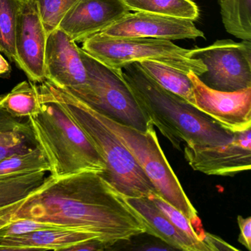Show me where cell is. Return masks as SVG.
Masks as SVG:
<instances>
[{
  "label": "cell",
  "mask_w": 251,
  "mask_h": 251,
  "mask_svg": "<svg viewBox=\"0 0 251 251\" xmlns=\"http://www.w3.org/2000/svg\"><path fill=\"white\" fill-rule=\"evenodd\" d=\"M50 166L40 147L24 153L14 154L0 161V176L33 172H50Z\"/></svg>",
  "instance_id": "cell-24"
},
{
  "label": "cell",
  "mask_w": 251,
  "mask_h": 251,
  "mask_svg": "<svg viewBox=\"0 0 251 251\" xmlns=\"http://www.w3.org/2000/svg\"><path fill=\"white\" fill-rule=\"evenodd\" d=\"M222 21L232 36L251 40V0H219Z\"/></svg>",
  "instance_id": "cell-22"
},
{
  "label": "cell",
  "mask_w": 251,
  "mask_h": 251,
  "mask_svg": "<svg viewBox=\"0 0 251 251\" xmlns=\"http://www.w3.org/2000/svg\"><path fill=\"white\" fill-rule=\"evenodd\" d=\"M98 238L95 233L72 229H41L20 236L0 238V251H67L88 239Z\"/></svg>",
  "instance_id": "cell-16"
},
{
  "label": "cell",
  "mask_w": 251,
  "mask_h": 251,
  "mask_svg": "<svg viewBox=\"0 0 251 251\" xmlns=\"http://www.w3.org/2000/svg\"><path fill=\"white\" fill-rule=\"evenodd\" d=\"M138 64L144 73L160 86L193 105L192 83L187 73L158 61H144Z\"/></svg>",
  "instance_id": "cell-18"
},
{
  "label": "cell",
  "mask_w": 251,
  "mask_h": 251,
  "mask_svg": "<svg viewBox=\"0 0 251 251\" xmlns=\"http://www.w3.org/2000/svg\"><path fill=\"white\" fill-rule=\"evenodd\" d=\"M22 0H0V52L17 64L16 31Z\"/></svg>",
  "instance_id": "cell-23"
},
{
  "label": "cell",
  "mask_w": 251,
  "mask_h": 251,
  "mask_svg": "<svg viewBox=\"0 0 251 251\" xmlns=\"http://www.w3.org/2000/svg\"><path fill=\"white\" fill-rule=\"evenodd\" d=\"M109 249V247L104 243L102 241L100 240L98 238L88 239V240L83 241L80 243L76 244L73 246L69 248L67 251H105V250Z\"/></svg>",
  "instance_id": "cell-29"
},
{
  "label": "cell",
  "mask_w": 251,
  "mask_h": 251,
  "mask_svg": "<svg viewBox=\"0 0 251 251\" xmlns=\"http://www.w3.org/2000/svg\"><path fill=\"white\" fill-rule=\"evenodd\" d=\"M11 72V66L5 58L0 53V75L8 74Z\"/></svg>",
  "instance_id": "cell-31"
},
{
  "label": "cell",
  "mask_w": 251,
  "mask_h": 251,
  "mask_svg": "<svg viewBox=\"0 0 251 251\" xmlns=\"http://www.w3.org/2000/svg\"><path fill=\"white\" fill-rule=\"evenodd\" d=\"M191 58L200 60L206 70L200 80L211 89L236 92L251 87V42L217 40L205 48L190 50Z\"/></svg>",
  "instance_id": "cell-8"
},
{
  "label": "cell",
  "mask_w": 251,
  "mask_h": 251,
  "mask_svg": "<svg viewBox=\"0 0 251 251\" xmlns=\"http://www.w3.org/2000/svg\"><path fill=\"white\" fill-rule=\"evenodd\" d=\"M39 147L28 119L17 118L0 105V161Z\"/></svg>",
  "instance_id": "cell-17"
},
{
  "label": "cell",
  "mask_w": 251,
  "mask_h": 251,
  "mask_svg": "<svg viewBox=\"0 0 251 251\" xmlns=\"http://www.w3.org/2000/svg\"><path fill=\"white\" fill-rule=\"evenodd\" d=\"M123 77L145 115L176 149L186 146H215L233 139L234 133L180 97L166 90L147 75L138 63L122 70Z\"/></svg>",
  "instance_id": "cell-2"
},
{
  "label": "cell",
  "mask_w": 251,
  "mask_h": 251,
  "mask_svg": "<svg viewBox=\"0 0 251 251\" xmlns=\"http://www.w3.org/2000/svg\"><path fill=\"white\" fill-rule=\"evenodd\" d=\"M81 49L116 71L144 61H158L198 77L206 70L200 60L191 58L190 50L166 39L112 37L99 33L83 41Z\"/></svg>",
  "instance_id": "cell-6"
},
{
  "label": "cell",
  "mask_w": 251,
  "mask_h": 251,
  "mask_svg": "<svg viewBox=\"0 0 251 251\" xmlns=\"http://www.w3.org/2000/svg\"><path fill=\"white\" fill-rule=\"evenodd\" d=\"M148 198L180 231L198 243L206 244L205 242L206 233L205 231L202 233L198 232L192 223L179 210L175 208L156 193L151 194Z\"/></svg>",
  "instance_id": "cell-26"
},
{
  "label": "cell",
  "mask_w": 251,
  "mask_h": 251,
  "mask_svg": "<svg viewBox=\"0 0 251 251\" xmlns=\"http://www.w3.org/2000/svg\"><path fill=\"white\" fill-rule=\"evenodd\" d=\"M0 105L17 118L37 115L42 106L39 86L31 81L21 82L11 92L0 96Z\"/></svg>",
  "instance_id": "cell-20"
},
{
  "label": "cell",
  "mask_w": 251,
  "mask_h": 251,
  "mask_svg": "<svg viewBox=\"0 0 251 251\" xmlns=\"http://www.w3.org/2000/svg\"><path fill=\"white\" fill-rule=\"evenodd\" d=\"M237 223L240 229V234L238 238V241L248 251H251V217L244 218L242 216L239 215L237 217Z\"/></svg>",
  "instance_id": "cell-28"
},
{
  "label": "cell",
  "mask_w": 251,
  "mask_h": 251,
  "mask_svg": "<svg viewBox=\"0 0 251 251\" xmlns=\"http://www.w3.org/2000/svg\"><path fill=\"white\" fill-rule=\"evenodd\" d=\"M46 172L0 176V208H5L28 198L46 179Z\"/></svg>",
  "instance_id": "cell-19"
},
{
  "label": "cell",
  "mask_w": 251,
  "mask_h": 251,
  "mask_svg": "<svg viewBox=\"0 0 251 251\" xmlns=\"http://www.w3.org/2000/svg\"><path fill=\"white\" fill-rule=\"evenodd\" d=\"M25 201V199L5 208H0V230L14 220L16 212L21 207Z\"/></svg>",
  "instance_id": "cell-30"
},
{
  "label": "cell",
  "mask_w": 251,
  "mask_h": 251,
  "mask_svg": "<svg viewBox=\"0 0 251 251\" xmlns=\"http://www.w3.org/2000/svg\"><path fill=\"white\" fill-rule=\"evenodd\" d=\"M65 229L56 225L38 221L33 219L24 218L14 220L0 230V238L20 236L41 229Z\"/></svg>",
  "instance_id": "cell-27"
},
{
  "label": "cell",
  "mask_w": 251,
  "mask_h": 251,
  "mask_svg": "<svg viewBox=\"0 0 251 251\" xmlns=\"http://www.w3.org/2000/svg\"><path fill=\"white\" fill-rule=\"evenodd\" d=\"M187 75L192 83L195 108L231 133L251 128V87L223 92L208 87L193 73Z\"/></svg>",
  "instance_id": "cell-9"
},
{
  "label": "cell",
  "mask_w": 251,
  "mask_h": 251,
  "mask_svg": "<svg viewBox=\"0 0 251 251\" xmlns=\"http://www.w3.org/2000/svg\"><path fill=\"white\" fill-rule=\"evenodd\" d=\"M24 218L95 233L109 248L145 233L139 216L95 171L48 176L16 212L14 220Z\"/></svg>",
  "instance_id": "cell-1"
},
{
  "label": "cell",
  "mask_w": 251,
  "mask_h": 251,
  "mask_svg": "<svg viewBox=\"0 0 251 251\" xmlns=\"http://www.w3.org/2000/svg\"><path fill=\"white\" fill-rule=\"evenodd\" d=\"M54 98L59 101L81 127L105 164L101 177L123 196L148 197L156 193L140 166L119 138L98 118L93 108L68 91L45 80Z\"/></svg>",
  "instance_id": "cell-4"
},
{
  "label": "cell",
  "mask_w": 251,
  "mask_h": 251,
  "mask_svg": "<svg viewBox=\"0 0 251 251\" xmlns=\"http://www.w3.org/2000/svg\"><path fill=\"white\" fill-rule=\"evenodd\" d=\"M88 86L70 92L91 108L125 126L145 131L151 121L138 104L122 71H116L80 48Z\"/></svg>",
  "instance_id": "cell-7"
},
{
  "label": "cell",
  "mask_w": 251,
  "mask_h": 251,
  "mask_svg": "<svg viewBox=\"0 0 251 251\" xmlns=\"http://www.w3.org/2000/svg\"><path fill=\"white\" fill-rule=\"evenodd\" d=\"M48 33L36 4L22 0L16 31L17 65L30 81L42 83L45 77V50Z\"/></svg>",
  "instance_id": "cell-11"
},
{
  "label": "cell",
  "mask_w": 251,
  "mask_h": 251,
  "mask_svg": "<svg viewBox=\"0 0 251 251\" xmlns=\"http://www.w3.org/2000/svg\"><path fill=\"white\" fill-rule=\"evenodd\" d=\"M130 11L196 21L200 10L192 0H122Z\"/></svg>",
  "instance_id": "cell-21"
},
{
  "label": "cell",
  "mask_w": 251,
  "mask_h": 251,
  "mask_svg": "<svg viewBox=\"0 0 251 251\" xmlns=\"http://www.w3.org/2000/svg\"><path fill=\"white\" fill-rule=\"evenodd\" d=\"M95 111L98 118L119 138L130 151L157 195L180 211L191 223L198 226L201 220L196 208L183 190L180 182L167 161L158 142L152 123L145 131L125 126Z\"/></svg>",
  "instance_id": "cell-5"
},
{
  "label": "cell",
  "mask_w": 251,
  "mask_h": 251,
  "mask_svg": "<svg viewBox=\"0 0 251 251\" xmlns=\"http://www.w3.org/2000/svg\"><path fill=\"white\" fill-rule=\"evenodd\" d=\"M185 159L195 171L208 176H233L251 170V130L234 133L233 139L215 146H185Z\"/></svg>",
  "instance_id": "cell-10"
},
{
  "label": "cell",
  "mask_w": 251,
  "mask_h": 251,
  "mask_svg": "<svg viewBox=\"0 0 251 251\" xmlns=\"http://www.w3.org/2000/svg\"><path fill=\"white\" fill-rule=\"evenodd\" d=\"M42 106L28 118L38 145L50 166V176L63 177L83 172L102 173L105 164L90 139L45 82L39 86Z\"/></svg>",
  "instance_id": "cell-3"
},
{
  "label": "cell",
  "mask_w": 251,
  "mask_h": 251,
  "mask_svg": "<svg viewBox=\"0 0 251 251\" xmlns=\"http://www.w3.org/2000/svg\"><path fill=\"white\" fill-rule=\"evenodd\" d=\"M120 196L142 220L145 226V233L161 239L174 249L211 251L206 244L198 243L180 231L148 197L131 198L121 195Z\"/></svg>",
  "instance_id": "cell-15"
},
{
  "label": "cell",
  "mask_w": 251,
  "mask_h": 251,
  "mask_svg": "<svg viewBox=\"0 0 251 251\" xmlns=\"http://www.w3.org/2000/svg\"><path fill=\"white\" fill-rule=\"evenodd\" d=\"M45 65L46 80L54 86L70 92L87 87V73L80 48L60 29L48 35Z\"/></svg>",
  "instance_id": "cell-12"
},
{
  "label": "cell",
  "mask_w": 251,
  "mask_h": 251,
  "mask_svg": "<svg viewBox=\"0 0 251 251\" xmlns=\"http://www.w3.org/2000/svg\"><path fill=\"white\" fill-rule=\"evenodd\" d=\"M39 11L48 35L58 29L67 13L79 0H32Z\"/></svg>",
  "instance_id": "cell-25"
},
{
  "label": "cell",
  "mask_w": 251,
  "mask_h": 251,
  "mask_svg": "<svg viewBox=\"0 0 251 251\" xmlns=\"http://www.w3.org/2000/svg\"><path fill=\"white\" fill-rule=\"evenodd\" d=\"M112 37L180 40L204 38L193 21L149 13H129L100 32Z\"/></svg>",
  "instance_id": "cell-13"
},
{
  "label": "cell",
  "mask_w": 251,
  "mask_h": 251,
  "mask_svg": "<svg viewBox=\"0 0 251 251\" xmlns=\"http://www.w3.org/2000/svg\"><path fill=\"white\" fill-rule=\"evenodd\" d=\"M129 13L122 0H79L64 16L58 28L75 42H83Z\"/></svg>",
  "instance_id": "cell-14"
}]
</instances>
